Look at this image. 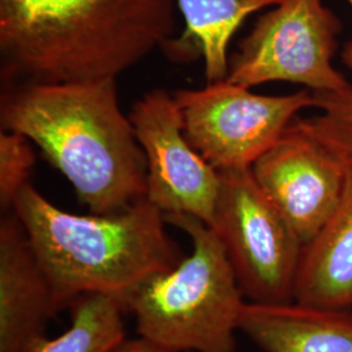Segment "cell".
<instances>
[{"label":"cell","mask_w":352,"mask_h":352,"mask_svg":"<svg viewBox=\"0 0 352 352\" xmlns=\"http://www.w3.org/2000/svg\"><path fill=\"white\" fill-rule=\"evenodd\" d=\"M176 0H0L1 77L116 78L176 32Z\"/></svg>","instance_id":"6da1fadb"},{"label":"cell","mask_w":352,"mask_h":352,"mask_svg":"<svg viewBox=\"0 0 352 352\" xmlns=\"http://www.w3.org/2000/svg\"><path fill=\"white\" fill-rule=\"evenodd\" d=\"M0 120L37 144L91 214L119 213L146 197L145 154L115 78L12 84L3 90Z\"/></svg>","instance_id":"7a4b0ae2"},{"label":"cell","mask_w":352,"mask_h":352,"mask_svg":"<svg viewBox=\"0 0 352 352\" xmlns=\"http://www.w3.org/2000/svg\"><path fill=\"white\" fill-rule=\"evenodd\" d=\"M50 283L55 312L85 295L122 302L183 258L166 231L164 214L146 197L115 214L67 213L29 182L13 200Z\"/></svg>","instance_id":"3957f363"},{"label":"cell","mask_w":352,"mask_h":352,"mask_svg":"<svg viewBox=\"0 0 352 352\" xmlns=\"http://www.w3.org/2000/svg\"><path fill=\"white\" fill-rule=\"evenodd\" d=\"M184 231L192 253L126 296L140 337L168 352H235L245 300L212 227L189 214H164Z\"/></svg>","instance_id":"277c9868"},{"label":"cell","mask_w":352,"mask_h":352,"mask_svg":"<svg viewBox=\"0 0 352 352\" xmlns=\"http://www.w3.org/2000/svg\"><path fill=\"white\" fill-rule=\"evenodd\" d=\"M221 187L212 228L227 252L248 302L295 300L304 244L265 196L251 168L219 171Z\"/></svg>","instance_id":"5b68a950"},{"label":"cell","mask_w":352,"mask_h":352,"mask_svg":"<svg viewBox=\"0 0 352 352\" xmlns=\"http://www.w3.org/2000/svg\"><path fill=\"white\" fill-rule=\"evenodd\" d=\"M340 30L324 0H282L241 39L226 80L248 89L291 82L314 93L346 90L352 84L333 64Z\"/></svg>","instance_id":"8992f818"},{"label":"cell","mask_w":352,"mask_h":352,"mask_svg":"<svg viewBox=\"0 0 352 352\" xmlns=\"http://www.w3.org/2000/svg\"><path fill=\"white\" fill-rule=\"evenodd\" d=\"M189 144L218 171L251 168L304 109L314 91L261 96L227 80L174 94Z\"/></svg>","instance_id":"52a82bcc"},{"label":"cell","mask_w":352,"mask_h":352,"mask_svg":"<svg viewBox=\"0 0 352 352\" xmlns=\"http://www.w3.org/2000/svg\"><path fill=\"white\" fill-rule=\"evenodd\" d=\"M128 118L146 160V199L164 214H189L213 227L221 175L189 144L174 96L151 90Z\"/></svg>","instance_id":"ba28073f"},{"label":"cell","mask_w":352,"mask_h":352,"mask_svg":"<svg viewBox=\"0 0 352 352\" xmlns=\"http://www.w3.org/2000/svg\"><path fill=\"white\" fill-rule=\"evenodd\" d=\"M347 168L292 120L277 142L252 164L251 171L265 196L307 245L336 212Z\"/></svg>","instance_id":"9c48e42d"},{"label":"cell","mask_w":352,"mask_h":352,"mask_svg":"<svg viewBox=\"0 0 352 352\" xmlns=\"http://www.w3.org/2000/svg\"><path fill=\"white\" fill-rule=\"evenodd\" d=\"M55 314L50 283L13 210L0 223V352H24Z\"/></svg>","instance_id":"30bf717a"},{"label":"cell","mask_w":352,"mask_h":352,"mask_svg":"<svg viewBox=\"0 0 352 352\" xmlns=\"http://www.w3.org/2000/svg\"><path fill=\"white\" fill-rule=\"evenodd\" d=\"M240 330L264 352H352V308L247 302Z\"/></svg>","instance_id":"8fae6325"},{"label":"cell","mask_w":352,"mask_h":352,"mask_svg":"<svg viewBox=\"0 0 352 352\" xmlns=\"http://www.w3.org/2000/svg\"><path fill=\"white\" fill-rule=\"evenodd\" d=\"M295 302L352 308V164L336 212L302 248Z\"/></svg>","instance_id":"7c38bea8"},{"label":"cell","mask_w":352,"mask_h":352,"mask_svg":"<svg viewBox=\"0 0 352 352\" xmlns=\"http://www.w3.org/2000/svg\"><path fill=\"white\" fill-rule=\"evenodd\" d=\"M282 0H176L186 29L167 46L175 58L201 55L208 84L226 80L228 46L252 13L276 7Z\"/></svg>","instance_id":"4fadbf2b"},{"label":"cell","mask_w":352,"mask_h":352,"mask_svg":"<svg viewBox=\"0 0 352 352\" xmlns=\"http://www.w3.org/2000/svg\"><path fill=\"white\" fill-rule=\"evenodd\" d=\"M72 321L56 338L33 340L24 352H111L126 340L123 305L107 295H85L72 305Z\"/></svg>","instance_id":"5bb4252c"},{"label":"cell","mask_w":352,"mask_h":352,"mask_svg":"<svg viewBox=\"0 0 352 352\" xmlns=\"http://www.w3.org/2000/svg\"><path fill=\"white\" fill-rule=\"evenodd\" d=\"M316 109L309 118H295L294 124L315 140L340 164H352V85L338 93L317 91Z\"/></svg>","instance_id":"9a60e30c"},{"label":"cell","mask_w":352,"mask_h":352,"mask_svg":"<svg viewBox=\"0 0 352 352\" xmlns=\"http://www.w3.org/2000/svg\"><path fill=\"white\" fill-rule=\"evenodd\" d=\"M36 155L29 139L13 131L0 132V205L10 212L19 190L29 182Z\"/></svg>","instance_id":"2e32d148"},{"label":"cell","mask_w":352,"mask_h":352,"mask_svg":"<svg viewBox=\"0 0 352 352\" xmlns=\"http://www.w3.org/2000/svg\"><path fill=\"white\" fill-rule=\"evenodd\" d=\"M111 352H168L162 347L140 337L139 340H124Z\"/></svg>","instance_id":"e0dca14e"},{"label":"cell","mask_w":352,"mask_h":352,"mask_svg":"<svg viewBox=\"0 0 352 352\" xmlns=\"http://www.w3.org/2000/svg\"><path fill=\"white\" fill-rule=\"evenodd\" d=\"M346 1L349 3V6L351 7L352 10V0H346ZM342 60H343L344 65L352 72V41L344 45L343 51H342Z\"/></svg>","instance_id":"ac0fdd59"}]
</instances>
